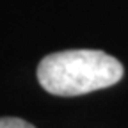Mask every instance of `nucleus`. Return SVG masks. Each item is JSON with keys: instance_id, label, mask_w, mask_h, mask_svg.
<instances>
[{"instance_id": "nucleus-2", "label": "nucleus", "mask_w": 128, "mask_h": 128, "mask_svg": "<svg viewBox=\"0 0 128 128\" xmlns=\"http://www.w3.org/2000/svg\"><path fill=\"white\" fill-rule=\"evenodd\" d=\"M0 128H36V126L20 118H0Z\"/></svg>"}, {"instance_id": "nucleus-1", "label": "nucleus", "mask_w": 128, "mask_h": 128, "mask_svg": "<svg viewBox=\"0 0 128 128\" xmlns=\"http://www.w3.org/2000/svg\"><path fill=\"white\" fill-rule=\"evenodd\" d=\"M123 64L100 50H64L46 55L38 66V80L55 96H80L118 84Z\"/></svg>"}]
</instances>
